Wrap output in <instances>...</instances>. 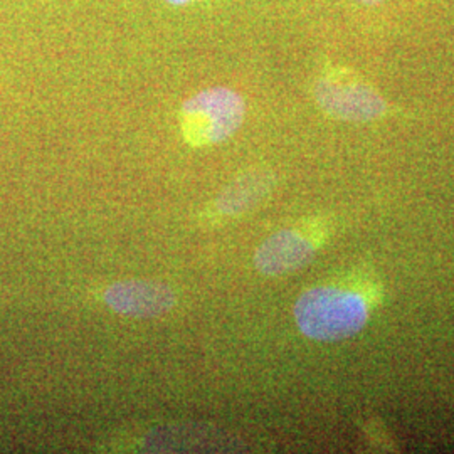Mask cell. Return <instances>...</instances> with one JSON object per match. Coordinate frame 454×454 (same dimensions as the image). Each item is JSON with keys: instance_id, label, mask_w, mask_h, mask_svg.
<instances>
[{"instance_id": "cell-1", "label": "cell", "mask_w": 454, "mask_h": 454, "mask_svg": "<svg viewBox=\"0 0 454 454\" xmlns=\"http://www.w3.org/2000/svg\"><path fill=\"white\" fill-rule=\"evenodd\" d=\"M371 298L356 286H315L298 298L293 313L301 333L311 340H345L369 322Z\"/></svg>"}, {"instance_id": "cell-2", "label": "cell", "mask_w": 454, "mask_h": 454, "mask_svg": "<svg viewBox=\"0 0 454 454\" xmlns=\"http://www.w3.org/2000/svg\"><path fill=\"white\" fill-rule=\"evenodd\" d=\"M246 114L243 97L226 86L199 91L180 108V130L189 145H217L241 129Z\"/></svg>"}, {"instance_id": "cell-3", "label": "cell", "mask_w": 454, "mask_h": 454, "mask_svg": "<svg viewBox=\"0 0 454 454\" xmlns=\"http://www.w3.org/2000/svg\"><path fill=\"white\" fill-rule=\"evenodd\" d=\"M313 93L325 114L343 121H372L387 112V103L372 86L345 69L324 73Z\"/></svg>"}, {"instance_id": "cell-4", "label": "cell", "mask_w": 454, "mask_h": 454, "mask_svg": "<svg viewBox=\"0 0 454 454\" xmlns=\"http://www.w3.org/2000/svg\"><path fill=\"white\" fill-rule=\"evenodd\" d=\"M326 234L328 227L322 221L283 229L261 244L254 254V266L266 276L293 273L313 260Z\"/></svg>"}, {"instance_id": "cell-5", "label": "cell", "mask_w": 454, "mask_h": 454, "mask_svg": "<svg viewBox=\"0 0 454 454\" xmlns=\"http://www.w3.org/2000/svg\"><path fill=\"white\" fill-rule=\"evenodd\" d=\"M103 301L123 317L155 318L172 311L177 296L165 283L129 279L108 286L103 293Z\"/></svg>"}, {"instance_id": "cell-6", "label": "cell", "mask_w": 454, "mask_h": 454, "mask_svg": "<svg viewBox=\"0 0 454 454\" xmlns=\"http://www.w3.org/2000/svg\"><path fill=\"white\" fill-rule=\"evenodd\" d=\"M275 176L270 170H249L232 180L214 202L224 217L241 215L256 209L275 189Z\"/></svg>"}, {"instance_id": "cell-7", "label": "cell", "mask_w": 454, "mask_h": 454, "mask_svg": "<svg viewBox=\"0 0 454 454\" xmlns=\"http://www.w3.org/2000/svg\"><path fill=\"white\" fill-rule=\"evenodd\" d=\"M167 4H170V5H176V7H184V5H189V4H192L194 0H165Z\"/></svg>"}, {"instance_id": "cell-8", "label": "cell", "mask_w": 454, "mask_h": 454, "mask_svg": "<svg viewBox=\"0 0 454 454\" xmlns=\"http://www.w3.org/2000/svg\"><path fill=\"white\" fill-rule=\"evenodd\" d=\"M358 2H362V4H367V5H373V4H380L382 0H358Z\"/></svg>"}]
</instances>
